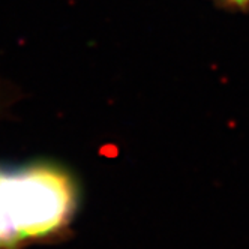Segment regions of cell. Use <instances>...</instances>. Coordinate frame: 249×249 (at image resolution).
Segmentation results:
<instances>
[{
    "label": "cell",
    "instance_id": "obj_1",
    "mask_svg": "<svg viewBox=\"0 0 249 249\" xmlns=\"http://www.w3.org/2000/svg\"><path fill=\"white\" fill-rule=\"evenodd\" d=\"M77 201L74 179L56 164H0V249H27L57 237Z\"/></svg>",
    "mask_w": 249,
    "mask_h": 249
},
{
    "label": "cell",
    "instance_id": "obj_2",
    "mask_svg": "<svg viewBox=\"0 0 249 249\" xmlns=\"http://www.w3.org/2000/svg\"><path fill=\"white\" fill-rule=\"evenodd\" d=\"M228 2H231V3H237V5H245V3L249 2V0H228Z\"/></svg>",
    "mask_w": 249,
    "mask_h": 249
}]
</instances>
